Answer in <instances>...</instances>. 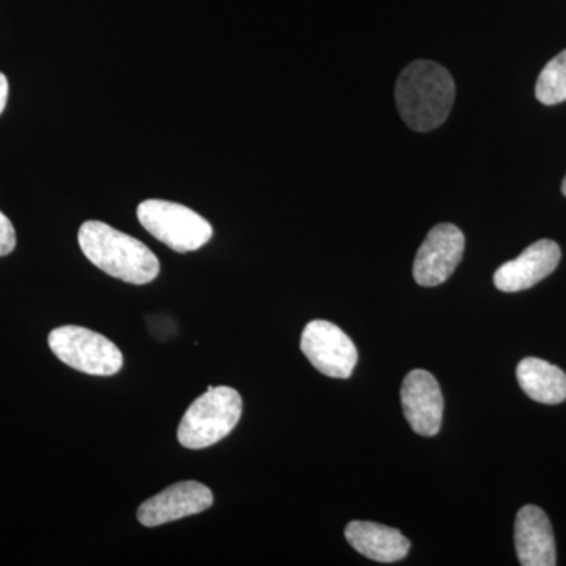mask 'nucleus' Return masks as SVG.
I'll use <instances>...</instances> for the list:
<instances>
[{
    "mask_svg": "<svg viewBox=\"0 0 566 566\" xmlns=\"http://www.w3.org/2000/svg\"><path fill=\"white\" fill-rule=\"evenodd\" d=\"M214 504L210 488L199 482H180L153 495L137 510L142 526L158 527L172 521L199 515Z\"/></svg>",
    "mask_w": 566,
    "mask_h": 566,
    "instance_id": "nucleus-8",
    "label": "nucleus"
},
{
    "mask_svg": "<svg viewBox=\"0 0 566 566\" xmlns=\"http://www.w3.org/2000/svg\"><path fill=\"white\" fill-rule=\"evenodd\" d=\"M515 545L520 564L554 566L557 564L556 539L549 517L539 506L526 505L517 512Z\"/></svg>",
    "mask_w": 566,
    "mask_h": 566,
    "instance_id": "nucleus-11",
    "label": "nucleus"
},
{
    "mask_svg": "<svg viewBox=\"0 0 566 566\" xmlns=\"http://www.w3.org/2000/svg\"><path fill=\"white\" fill-rule=\"evenodd\" d=\"M401 406L417 434L434 436L441 430L444 398L430 371H409L401 386Z\"/></svg>",
    "mask_w": 566,
    "mask_h": 566,
    "instance_id": "nucleus-9",
    "label": "nucleus"
},
{
    "mask_svg": "<svg viewBox=\"0 0 566 566\" xmlns=\"http://www.w3.org/2000/svg\"><path fill=\"white\" fill-rule=\"evenodd\" d=\"M51 352L63 364L93 376L117 375L123 367V354L103 334L93 333L87 327L62 326L48 337Z\"/></svg>",
    "mask_w": 566,
    "mask_h": 566,
    "instance_id": "nucleus-5",
    "label": "nucleus"
},
{
    "mask_svg": "<svg viewBox=\"0 0 566 566\" xmlns=\"http://www.w3.org/2000/svg\"><path fill=\"white\" fill-rule=\"evenodd\" d=\"M464 234L453 223H439L424 238L415 260L416 282L422 286H438L449 281L463 260Z\"/></svg>",
    "mask_w": 566,
    "mask_h": 566,
    "instance_id": "nucleus-7",
    "label": "nucleus"
},
{
    "mask_svg": "<svg viewBox=\"0 0 566 566\" xmlns=\"http://www.w3.org/2000/svg\"><path fill=\"white\" fill-rule=\"evenodd\" d=\"M535 95L546 106L566 102V50L556 55L539 73Z\"/></svg>",
    "mask_w": 566,
    "mask_h": 566,
    "instance_id": "nucleus-14",
    "label": "nucleus"
},
{
    "mask_svg": "<svg viewBox=\"0 0 566 566\" xmlns=\"http://www.w3.org/2000/svg\"><path fill=\"white\" fill-rule=\"evenodd\" d=\"M243 415V400L232 387H208L188 411L178 427V442L186 449H207L227 438Z\"/></svg>",
    "mask_w": 566,
    "mask_h": 566,
    "instance_id": "nucleus-3",
    "label": "nucleus"
},
{
    "mask_svg": "<svg viewBox=\"0 0 566 566\" xmlns=\"http://www.w3.org/2000/svg\"><path fill=\"white\" fill-rule=\"evenodd\" d=\"M77 241L96 268L118 281L145 285L161 271L158 256L148 245L102 221L82 223Z\"/></svg>",
    "mask_w": 566,
    "mask_h": 566,
    "instance_id": "nucleus-2",
    "label": "nucleus"
},
{
    "mask_svg": "<svg viewBox=\"0 0 566 566\" xmlns=\"http://www.w3.org/2000/svg\"><path fill=\"white\" fill-rule=\"evenodd\" d=\"M395 102L409 128L419 133L433 132L452 111L455 82L439 63L412 62L398 77Z\"/></svg>",
    "mask_w": 566,
    "mask_h": 566,
    "instance_id": "nucleus-1",
    "label": "nucleus"
},
{
    "mask_svg": "<svg viewBox=\"0 0 566 566\" xmlns=\"http://www.w3.org/2000/svg\"><path fill=\"white\" fill-rule=\"evenodd\" d=\"M17 248V233L13 223L0 211V256L9 255Z\"/></svg>",
    "mask_w": 566,
    "mask_h": 566,
    "instance_id": "nucleus-15",
    "label": "nucleus"
},
{
    "mask_svg": "<svg viewBox=\"0 0 566 566\" xmlns=\"http://www.w3.org/2000/svg\"><path fill=\"white\" fill-rule=\"evenodd\" d=\"M562 192H564V196L566 197V177L564 180V185H562Z\"/></svg>",
    "mask_w": 566,
    "mask_h": 566,
    "instance_id": "nucleus-17",
    "label": "nucleus"
},
{
    "mask_svg": "<svg viewBox=\"0 0 566 566\" xmlns=\"http://www.w3.org/2000/svg\"><path fill=\"white\" fill-rule=\"evenodd\" d=\"M137 218L148 233L178 253L197 251L212 238L211 223L185 205L145 200L137 207Z\"/></svg>",
    "mask_w": 566,
    "mask_h": 566,
    "instance_id": "nucleus-4",
    "label": "nucleus"
},
{
    "mask_svg": "<svg viewBox=\"0 0 566 566\" xmlns=\"http://www.w3.org/2000/svg\"><path fill=\"white\" fill-rule=\"evenodd\" d=\"M521 389L528 398L543 405H558L566 400V374L556 365L526 357L516 368Z\"/></svg>",
    "mask_w": 566,
    "mask_h": 566,
    "instance_id": "nucleus-13",
    "label": "nucleus"
},
{
    "mask_svg": "<svg viewBox=\"0 0 566 566\" xmlns=\"http://www.w3.org/2000/svg\"><path fill=\"white\" fill-rule=\"evenodd\" d=\"M9 80L6 74L0 73V115L6 111L7 102H9Z\"/></svg>",
    "mask_w": 566,
    "mask_h": 566,
    "instance_id": "nucleus-16",
    "label": "nucleus"
},
{
    "mask_svg": "<svg viewBox=\"0 0 566 566\" xmlns=\"http://www.w3.org/2000/svg\"><path fill=\"white\" fill-rule=\"evenodd\" d=\"M560 259L562 252L557 243L551 240L536 241L515 260L502 264L495 271V289L504 293H517L532 289L556 271Z\"/></svg>",
    "mask_w": 566,
    "mask_h": 566,
    "instance_id": "nucleus-10",
    "label": "nucleus"
},
{
    "mask_svg": "<svg viewBox=\"0 0 566 566\" xmlns=\"http://www.w3.org/2000/svg\"><path fill=\"white\" fill-rule=\"evenodd\" d=\"M345 536L349 545L381 564H392L408 556L411 543L400 531L370 521H352L345 528Z\"/></svg>",
    "mask_w": 566,
    "mask_h": 566,
    "instance_id": "nucleus-12",
    "label": "nucleus"
},
{
    "mask_svg": "<svg viewBox=\"0 0 566 566\" xmlns=\"http://www.w3.org/2000/svg\"><path fill=\"white\" fill-rule=\"evenodd\" d=\"M301 352L319 374L329 378H349L357 364V349L352 338L324 319H314L304 327Z\"/></svg>",
    "mask_w": 566,
    "mask_h": 566,
    "instance_id": "nucleus-6",
    "label": "nucleus"
}]
</instances>
